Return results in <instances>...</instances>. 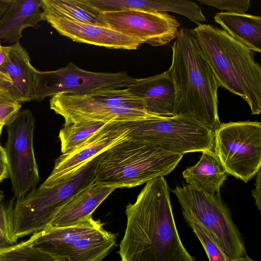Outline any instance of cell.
Returning a JSON list of instances; mask_svg holds the SVG:
<instances>
[{
    "label": "cell",
    "instance_id": "cell-1",
    "mask_svg": "<svg viewBox=\"0 0 261 261\" xmlns=\"http://www.w3.org/2000/svg\"><path fill=\"white\" fill-rule=\"evenodd\" d=\"M164 176L146 183L136 202L126 205L121 261H196L178 234Z\"/></svg>",
    "mask_w": 261,
    "mask_h": 261
},
{
    "label": "cell",
    "instance_id": "cell-2",
    "mask_svg": "<svg viewBox=\"0 0 261 261\" xmlns=\"http://www.w3.org/2000/svg\"><path fill=\"white\" fill-rule=\"evenodd\" d=\"M169 70L173 82V116L193 118L214 132L221 123L217 91L221 87L204 57L192 30H178Z\"/></svg>",
    "mask_w": 261,
    "mask_h": 261
},
{
    "label": "cell",
    "instance_id": "cell-3",
    "mask_svg": "<svg viewBox=\"0 0 261 261\" xmlns=\"http://www.w3.org/2000/svg\"><path fill=\"white\" fill-rule=\"evenodd\" d=\"M220 86L242 98L252 115L261 113V67L252 50L223 30L200 23L192 30Z\"/></svg>",
    "mask_w": 261,
    "mask_h": 261
},
{
    "label": "cell",
    "instance_id": "cell-4",
    "mask_svg": "<svg viewBox=\"0 0 261 261\" xmlns=\"http://www.w3.org/2000/svg\"><path fill=\"white\" fill-rule=\"evenodd\" d=\"M183 154L128 138L102 153L95 169V184L115 188L141 185L172 172Z\"/></svg>",
    "mask_w": 261,
    "mask_h": 261
},
{
    "label": "cell",
    "instance_id": "cell-5",
    "mask_svg": "<svg viewBox=\"0 0 261 261\" xmlns=\"http://www.w3.org/2000/svg\"><path fill=\"white\" fill-rule=\"evenodd\" d=\"M102 153L90 159L73 174L53 186H39L15 201L13 198L9 202V208L13 239L18 242L19 239L49 226L69 200L93 185L95 180V169Z\"/></svg>",
    "mask_w": 261,
    "mask_h": 261
},
{
    "label": "cell",
    "instance_id": "cell-6",
    "mask_svg": "<svg viewBox=\"0 0 261 261\" xmlns=\"http://www.w3.org/2000/svg\"><path fill=\"white\" fill-rule=\"evenodd\" d=\"M49 104L65 122L127 121L152 115L146 111L143 100L126 88L98 90L81 95L59 93L51 97Z\"/></svg>",
    "mask_w": 261,
    "mask_h": 261
},
{
    "label": "cell",
    "instance_id": "cell-7",
    "mask_svg": "<svg viewBox=\"0 0 261 261\" xmlns=\"http://www.w3.org/2000/svg\"><path fill=\"white\" fill-rule=\"evenodd\" d=\"M172 192L184 217L202 226L229 260L247 255L242 236L220 194L211 195L188 184L176 186Z\"/></svg>",
    "mask_w": 261,
    "mask_h": 261
},
{
    "label": "cell",
    "instance_id": "cell-8",
    "mask_svg": "<svg viewBox=\"0 0 261 261\" xmlns=\"http://www.w3.org/2000/svg\"><path fill=\"white\" fill-rule=\"evenodd\" d=\"M125 122L130 138L155 144L169 152L184 155L214 148V132L191 117L149 115Z\"/></svg>",
    "mask_w": 261,
    "mask_h": 261
},
{
    "label": "cell",
    "instance_id": "cell-9",
    "mask_svg": "<svg viewBox=\"0 0 261 261\" xmlns=\"http://www.w3.org/2000/svg\"><path fill=\"white\" fill-rule=\"evenodd\" d=\"M214 148L228 175L247 182L260 170V122L220 123L214 131Z\"/></svg>",
    "mask_w": 261,
    "mask_h": 261
},
{
    "label": "cell",
    "instance_id": "cell-10",
    "mask_svg": "<svg viewBox=\"0 0 261 261\" xmlns=\"http://www.w3.org/2000/svg\"><path fill=\"white\" fill-rule=\"evenodd\" d=\"M5 148L9 175L16 200L36 188L40 180L33 147L35 118L29 110L19 111L6 125Z\"/></svg>",
    "mask_w": 261,
    "mask_h": 261
},
{
    "label": "cell",
    "instance_id": "cell-11",
    "mask_svg": "<svg viewBox=\"0 0 261 261\" xmlns=\"http://www.w3.org/2000/svg\"><path fill=\"white\" fill-rule=\"evenodd\" d=\"M135 79L126 72H97L83 69L72 62L56 70H37L35 99L65 93L81 95L106 89H123Z\"/></svg>",
    "mask_w": 261,
    "mask_h": 261
},
{
    "label": "cell",
    "instance_id": "cell-12",
    "mask_svg": "<svg viewBox=\"0 0 261 261\" xmlns=\"http://www.w3.org/2000/svg\"><path fill=\"white\" fill-rule=\"evenodd\" d=\"M103 13L109 28L153 46L175 39L180 27L167 12L130 10Z\"/></svg>",
    "mask_w": 261,
    "mask_h": 261
},
{
    "label": "cell",
    "instance_id": "cell-13",
    "mask_svg": "<svg viewBox=\"0 0 261 261\" xmlns=\"http://www.w3.org/2000/svg\"><path fill=\"white\" fill-rule=\"evenodd\" d=\"M129 128L125 121H110L72 150L62 153L53 170L40 186H53L73 174L90 159L128 138Z\"/></svg>",
    "mask_w": 261,
    "mask_h": 261
},
{
    "label": "cell",
    "instance_id": "cell-14",
    "mask_svg": "<svg viewBox=\"0 0 261 261\" xmlns=\"http://www.w3.org/2000/svg\"><path fill=\"white\" fill-rule=\"evenodd\" d=\"M42 16L43 20L49 23L60 35L73 41L127 50L137 49L142 44L139 40L109 27L83 23L45 12H42Z\"/></svg>",
    "mask_w": 261,
    "mask_h": 261
},
{
    "label": "cell",
    "instance_id": "cell-15",
    "mask_svg": "<svg viewBox=\"0 0 261 261\" xmlns=\"http://www.w3.org/2000/svg\"><path fill=\"white\" fill-rule=\"evenodd\" d=\"M126 89L129 93L143 100L148 114L160 116H173L175 90L169 69L152 76L135 79Z\"/></svg>",
    "mask_w": 261,
    "mask_h": 261
},
{
    "label": "cell",
    "instance_id": "cell-16",
    "mask_svg": "<svg viewBox=\"0 0 261 261\" xmlns=\"http://www.w3.org/2000/svg\"><path fill=\"white\" fill-rule=\"evenodd\" d=\"M10 47L9 54L0 67V70L11 80L12 84L8 90L21 104L35 100L37 69L31 64L28 51L19 42Z\"/></svg>",
    "mask_w": 261,
    "mask_h": 261
},
{
    "label": "cell",
    "instance_id": "cell-17",
    "mask_svg": "<svg viewBox=\"0 0 261 261\" xmlns=\"http://www.w3.org/2000/svg\"><path fill=\"white\" fill-rule=\"evenodd\" d=\"M101 228L100 222L91 217L69 226H49L31 234L29 239L32 245L37 248L56 255L66 256L77 241Z\"/></svg>",
    "mask_w": 261,
    "mask_h": 261
},
{
    "label": "cell",
    "instance_id": "cell-18",
    "mask_svg": "<svg viewBox=\"0 0 261 261\" xmlns=\"http://www.w3.org/2000/svg\"><path fill=\"white\" fill-rule=\"evenodd\" d=\"M115 189L94 183L69 200L60 210L49 226H69L91 217L97 207Z\"/></svg>",
    "mask_w": 261,
    "mask_h": 261
},
{
    "label": "cell",
    "instance_id": "cell-19",
    "mask_svg": "<svg viewBox=\"0 0 261 261\" xmlns=\"http://www.w3.org/2000/svg\"><path fill=\"white\" fill-rule=\"evenodd\" d=\"M43 20L40 0H12L0 20V40L12 45L19 42L25 28L38 29Z\"/></svg>",
    "mask_w": 261,
    "mask_h": 261
},
{
    "label": "cell",
    "instance_id": "cell-20",
    "mask_svg": "<svg viewBox=\"0 0 261 261\" xmlns=\"http://www.w3.org/2000/svg\"><path fill=\"white\" fill-rule=\"evenodd\" d=\"M202 153L195 165L182 172L183 177L188 185L198 190L213 196L220 194V189L228 174L212 150Z\"/></svg>",
    "mask_w": 261,
    "mask_h": 261
},
{
    "label": "cell",
    "instance_id": "cell-21",
    "mask_svg": "<svg viewBox=\"0 0 261 261\" xmlns=\"http://www.w3.org/2000/svg\"><path fill=\"white\" fill-rule=\"evenodd\" d=\"M224 31L252 51L261 53V17L219 12L214 17Z\"/></svg>",
    "mask_w": 261,
    "mask_h": 261
},
{
    "label": "cell",
    "instance_id": "cell-22",
    "mask_svg": "<svg viewBox=\"0 0 261 261\" xmlns=\"http://www.w3.org/2000/svg\"><path fill=\"white\" fill-rule=\"evenodd\" d=\"M40 8L42 12L81 23L109 27L103 13L89 0H40Z\"/></svg>",
    "mask_w": 261,
    "mask_h": 261
},
{
    "label": "cell",
    "instance_id": "cell-23",
    "mask_svg": "<svg viewBox=\"0 0 261 261\" xmlns=\"http://www.w3.org/2000/svg\"><path fill=\"white\" fill-rule=\"evenodd\" d=\"M116 242V235L102 227L77 241L66 256L69 261H101Z\"/></svg>",
    "mask_w": 261,
    "mask_h": 261
},
{
    "label": "cell",
    "instance_id": "cell-24",
    "mask_svg": "<svg viewBox=\"0 0 261 261\" xmlns=\"http://www.w3.org/2000/svg\"><path fill=\"white\" fill-rule=\"evenodd\" d=\"M108 123L94 120L65 122L59 134L62 153L81 145Z\"/></svg>",
    "mask_w": 261,
    "mask_h": 261
},
{
    "label": "cell",
    "instance_id": "cell-25",
    "mask_svg": "<svg viewBox=\"0 0 261 261\" xmlns=\"http://www.w3.org/2000/svg\"><path fill=\"white\" fill-rule=\"evenodd\" d=\"M0 261H69L67 256L50 254L32 245L30 239L0 251Z\"/></svg>",
    "mask_w": 261,
    "mask_h": 261
},
{
    "label": "cell",
    "instance_id": "cell-26",
    "mask_svg": "<svg viewBox=\"0 0 261 261\" xmlns=\"http://www.w3.org/2000/svg\"><path fill=\"white\" fill-rule=\"evenodd\" d=\"M184 218L201 242L209 261H229L216 242L202 226L191 218L187 217Z\"/></svg>",
    "mask_w": 261,
    "mask_h": 261
},
{
    "label": "cell",
    "instance_id": "cell-27",
    "mask_svg": "<svg viewBox=\"0 0 261 261\" xmlns=\"http://www.w3.org/2000/svg\"><path fill=\"white\" fill-rule=\"evenodd\" d=\"M4 195L0 191V251L18 243L12 235L8 204L3 202Z\"/></svg>",
    "mask_w": 261,
    "mask_h": 261
},
{
    "label": "cell",
    "instance_id": "cell-28",
    "mask_svg": "<svg viewBox=\"0 0 261 261\" xmlns=\"http://www.w3.org/2000/svg\"><path fill=\"white\" fill-rule=\"evenodd\" d=\"M21 105L8 90H0V124L6 125L20 111Z\"/></svg>",
    "mask_w": 261,
    "mask_h": 261
},
{
    "label": "cell",
    "instance_id": "cell-29",
    "mask_svg": "<svg viewBox=\"0 0 261 261\" xmlns=\"http://www.w3.org/2000/svg\"><path fill=\"white\" fill-rule=\"evenodd\" d=\"M203 5L213 6L228 13L245 14L250 6L249 0H198Z\"/></svg>",
    "mask_w": 261,
    "mask_h": 261
},
{
    "label": "cell",
    "instance_id": "cell-30",
    "mask_svg": "<svg viewBox=\"0 0 261 261\" xmlns=\"http://www.w3.org/2000/svg\"><path fill=\"white\" fill-rule=\"evenodd\" d=\"M8 175V167L5 149L0 144V182L7 178Z\"/></svg>",
    "mask_w": 261,
    "mask_h": 261
},
{
    "label": "cell",
    "instance_id": "cell-31",
    "mask_svg": "<svg viewBox=\"0 0 261 261\" xmlns=\"http://www.w3.org/2000/svg\"><path fill=\"white\" fill-rule=\"evenodd\" d=\"M256 178L255 182V189L252 191V195L254 198L255 204L258 209L261 211V196H260V183H261V172L260 170L256 174Z\"/></svg>",
    "mask_w": 261,
    "mask_h": 261
},
{
    "label": "cell",
    "instance_id": "cell-32",
    "mask_svg": "<svg viewBox=\"0 0 261 261\" xmlns=\"http://www.w3.org/2000/svg\"><path fill=\"white\" fill-rule=\"evenodd\" d=\"M12 82L9 76L0 70V90H9L12 86Z\"/></svg>",
    "mask_w": 261,
    "mask_h": 261
},
{
    "label": "cell",
    "instance_id": "cell-33",
    "mask_svg": "<svg viewBox=\"0 0 261 261\" xmlns=\"http://www.w3.org/2000/svg\"><path fill=\"white\" fill-rule=\"evenodd\" d=\"M10 48V46H3L0 42V67L6 60L9 54Z\"/></svg>",
    "mask_w": 261,
    "mask_h": 261
},
{
    "label": "cell",
    "instance_id": "cell-34",
    "mask_svg": "<svg viewBox=\"0 0 261 261\" xmlns=\"http://www.w3.org/2000/svg\"><path fill=\"white\" fill-rule=\"evenodd\" d=\"M12 2V0H0V20Z\"/></svg>",
    "mask_w": 261,
    "mask_h": 261
},
{
    "label": "cell",
    "instance_id": "cell-35",
    "mask_svg": "<svg viewBox=\"0 0 261 261\" xmlns=\"http://www.w3.org/2000/svg\"><path fill=\"white\" fill-rule=\"evenodd\" d=\"M229 261H255L249 257L247 255L244 257L238 258L235 260H229Z\"/></svg>",
    "mask_w": 261,
    "mask_h": 261
},
{
    "label": "cell",
    "instance_id": "cell-36",
    "mask_svg": "<svg viewBox=\"0 0 261 261\" xmlns=\"http://www.w3.org/2000/svg\"><path fill=\"white\" fill-rule=\"evenodd\" d=\"M3 126H4L3 125L0 124V136L1 135V132H2V130Z\"/></svg>",
    "mask_w": 261,
    "mask_h": 261
}]
</instances>
